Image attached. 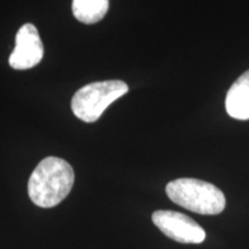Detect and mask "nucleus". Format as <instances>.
Here are the masks:
<instances>
[{"label": "nucleus", "mask_w": 249, "mask_h": 249, "mask_svg": "<svg viewBox=\"0 0 249 249\" xmlns=\"http://www.w3.org/2000/svg\"><path fill=\"white\" fill-rule=\"evenodd\" d=\"M74 180L75 174L70 163L59 157H46L31 173L28 194L37 207H55L70 194Z\"/></svg>", "instance_id": "1"}, {"label": "nucleus", "mask_w": 249, "mask_h": 249, "mask_svg": "<svg viewBox=\"0 0 249 249\" xmlns=\"http://www.w3.org/2000/svg\"><path fill=\"white\" fill-rule=\"evenodd\" d=\"M166 194L176 204L193 213L218 214L225 209V195L213 183L181 178L167 183Z\"/></svg>", "instance_id": "2"}, {"label": "nucleus", "mask_w": 249, "mask_h": 249, "mask_svg": "<svg viewBox=\"0 0 249 249\" xmlns=\"http://www.w3.org/2000/svg\"><path fill=\"white\" fill-rule=\"evenodd\" d=\"M128 92V86L120 80L101 81L80 88L71 98V111L85 123H95L114 101Z\"/></svg>", "instance_id": "3"}, {"label": "nucleus", "mask_w": 249, "mask_h": 249, "mask_svg": "<svg viewBox=\"0 0 249 249\" xmlns=\"http://www.w3.org/2000/svg\"><path fill=\"white\" fill-rule=\"evenodd\" d=\"M152 222L167 238L181 244H201L205 239L204 230L191 217L178 211H155Z\"/></svg>", "instance_id": "4"}, {"label": "nucleus", "mask_w": 249, "mask_h": 249, "mask_svg": "<svg viewBox=\"0 0 249 249\" xmlns=\"http://www.w3.org/2000/svg\"><path fill=\"white\" fill-rule=\"evenodd\" d=\"M44 57V46L38 30L31 23L20 28L15 37V48L9 55V66L14 70L24 71L35 67Z\"/></svg>", "instance_id": "5"}, {"label": "nucleus", "mask_w": 249, "mask_h": 249, "mask_svg": "<svg viewBox=\"0 0 249 249\" xmlns=\"http://www.w3.org/2000/svg\"><path fill=\"white\" fill-rule=\"evenodd\" d=\"M225 107L233 119L249 120V70L238 77L229 89Z\"/></svg>", "instance_id": "6"}, {"label": "nucleus", "mask_w": 249, "mask_h": 249, "mask_svg": "<svg viewBox=\"0 0 249 249\" xmlns=\"http://www.w3.org/2000/svg\"><path fill=\"white\" fill-rule=\"evenodd\" d=\"M71 11L77 21L85 24L97 23L108 11V0H73Z\"/></svg>", "instance_id": "7"}]
</instances>
